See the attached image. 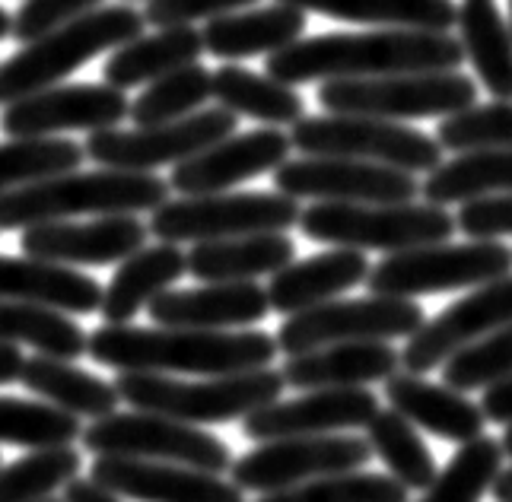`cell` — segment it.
Returning a JSON list of instances; mask_svg holds the SVG:
<instances>
[{
  "label": "cell",
  "instance_id": "10",
  "mask_svg": "<svg viewBox=\"0 0 512 502\" xmlns=\"http://www.w3.org/2000/svg\"><path fill=\"white\" fill-rule=\"evenodd\" d=\"M299 204L287 194L268 191H220L179 197L153 210L150 232L160 242H217L258 232H287L299 226Z\"/></svg>",
  "mask_w": 512,
  "mask_h": 502
},
{
  "label": "cell",
  "instance_id": "4",
  "mask_svg": "<svg viewBox=\"0 0 512 502\" xmlns=\"http://www.w3.org/2000/svg\"><path fill=\"white\" fill-rule=\"evenodd\" d=\"M144 13L131 4L99 7L80 20L42 35L0 64V105H13L48 86H58L77 67L90 64L102 51H118L144 35Z\"/></svg>",
  "mask_w": 512,
  "mask_h": 502
},
{
  "label": "cell",
  "instance_id": "14",
  "mask_svg": "<svg viewBox=\"0 0 512 502\" xmlns=\"http://www.w3.org/2000/svg\"><path fill=\"white\" fill-rule=\"evenodd\" d=\"M373 448L357 436H296L252 448L233 461V483L249 493H277L299 483L360 471Z\"/></svg>",
  "mask_w": 512,
  "mask_h": 502
},
{
  "label": "cell",
  "instance_id": "18",
  "mask_svg": "<svg viewBox=\"0 0 512 502\" xmlns=\"http://www.w3.org/2000/svg\"><path fill=\"white\" fill-rule=\"evenodd\" d=\"M290 150L293 143L280 128L229 134L204 153L175 166L169 175V188L182 197L220 194L264 172H277L290 159Z\"/></svg>",
  "mask_w": 512,
  "mask_h": 502
},
{
  "label": "cell",
  "instance_id": "48",
  "mask_svg": "<svg viewBox=\"0 0 512 502\" xmlns=\"http://www.w3.org/2000/svg\"><path fill=\"white\" fill-rule=\"evenodd\" d=\"M455 229L478 242L512 236V194H487L465 201L455 217Z\"/></svg>",
  "mask_w": 512,
  "mask_h": 502
},
{
  "label": "cell",
  "instance_id": "2",
  "mask_svg": "<svg viewBox=\"0 0 512 502\" xmlns=\"http://www.w3.org/2000/svg\"><path fill=\"white\" fill-rule=\"evenodd\" d=\"M86 353L118 372L156 375H236L271 366L277 337L264 331H198L102 325L86 337Z\"/></svg>",
  "mask_w": 512,
  "mask_h": 502
},
{
  "label": "cell",
  "instance_id": "15",
  "mask_svg": "<svg viewBox=\"0 0 512 502\" xmlns=\"http://www.w3.org/2000/svg\"><path fill=\"white\" fill-rule=\"evenodd\" d=\"M274 185L293 201L319 204H408L420 194L411 172L341 156L287 159L274 172Z\"/></svg>",
  "mask_w": 512,
  "mask_h": 502
},
{
  "label": "cell",
  "instance_id": "7",
  "mask_svg": "<svg viewBox=\"0 0 512 502\" xmlns=\"http://www.w3.org/2000/svg\"><path fill=\"white\" fill-rule=\"evenodd\" d=\"M319 102L331 115H366L385 121L449 118L478 105V83L458 70L331 80L319 86Z\"/></svg>",
  "mask_w": 512,
  "mask_h": 502
},
{
  "label": "cell",
  "instance_id": "20",
  "mask_svg": "<svg viewBox=\"0 0 512 502\" xmlns=\"http://www.w3.org/2000/svg\"><path fill=\"white\" fill-rule=\"evenodd\" d=\"M150 226L140 223L134 213H118V217H99L86 223H39L23 229L20 248L26 258H39L48 264L64 267H105L115 261L131 258L144 248Z\"/></svg>",
  "mask_w": 512,
  "mask_h": 502
},
{
  "label": "cell",
  "instance_id": "17",
  "mask_svg": "<svg viewBox=\"0 0 512 502\" xmlns=\"http://www.w3.org/2000/svg\"><path fill=\"white\" fill-rule=\"evenodd\" d=\"M512 325V274L474 286L468 296L436 315L433 321H423V328L408 337V347L401 350V366L423 375L443 366L458 350L478 344L481 337Z\"/></svg>",
  "mask_w": 512,
  "mask_h": 502
},
{
  "label": "cell",
  "instance_id": "28",
  "mask_svg": "<svg viewBox=\"0 0 512 502\" xmlns=\"http://www.w3.org/2000/svg\"><path fill=\"white\" fill-rule=\"evenodd\" d=\"M296 245L287 232H258L217 242H194L188 251V274L204 283H255L293 264Z\"/></svg>",
  "mask_w": 512,
  "mask_h": 502
},
{
  "label": "cell",
  "instance_id": "42",
  "mask_svg": "<svg viewBox=\"0 0 512 502\" xmlns=\"http://www.w3.org/2000/svg\"><path fill=\"white\" fill-rule=\"evenodd\" d=\"M83 436L80 417L32 398H0V445L55 448L74 445Z\"/></svg>",
  "mask_w": 512,
  "mask_h": 502
},
{
  "label": "cell",
  "instance_id": "25",
  "mask_svg": "<svg viewBox=\"0 0 512 502\" xmlns=\"http://www.w3.org/2000/svg\"><path fill=\"white\" fill-rule=\"evenodd\" d=\"M369 271L373 267L357 248H334L306 261H293L284 271H277L268 286L271 309L280 315H296L325 306L334 296L366 283Z\"/></svg>",
  "mask_w": 512,
  "mask_h": 502
},
{
  "label": "cell",
  "instance_id": "9",
  "mask_svg": "<svg viewBox=\"0 0 512 502\" xmlns=\"http://www.w3.org/2000/svg\"><path fill=\"white\" fill-rule=\"evenodd\" d=\"M512 274V248L493 242L471 239L465 245H420L408 251L382 258L366 277L373 296H430L449 290H468V286H484Z\"/></svg>",
  "mask_w": 512,
  "mask_h": 502
},
{
  "label": "cell",
  "instance_id": "32",
  "mask_svg": "<svg viewBox=\"0 0 512 502\" xmlns=\"http://www.w3.org/2000/svg\"><path fill=\"white\" fill-rule=\"evenodd\" d=\"M32 394L51 407L64 410L70 417H86V420H102L115 414L118 407V388L115 382H105L93 372H83L70 360H58V356H32L26 360L23 379Z\"/></svg>",
  "mask_w": 512,
  "mask_h": 502
},
{
  "label": "cell",
  "instance_id": "43",
  "mask_svg": "<svg viewBox=\"0 0 512 502\" xmlns=\"http://www.w3.org/2000/svg\"><path fill=\"white\" fill-rule=\"evenodd\" d=\"M255 502H408V487L392 474H334L290 490L264 493Z\"/></svg>",
  "mask_w": 512,
  "mask_h": 502
},
{
  "label": "cell",
  "instance_id": "52",
  "mask_svg": "<svg viewBox=\"0 0 512 502\" xmlns=\"http://www.w3.org/2000/svg\"><path fill=\"white\" fill-rule=\"evenodd\" d=\"M493 496H497L500 502H512V468L509 471H500V477L493 480Z\"/></svg>",
  "mask_w": 512,
  "mask_h": 502
},
{
  "label": "cell",
  "instance_id": "56",
  "mask_svg": "<svg viewBox=\"0 0 512 502\" xmlns=\"http://www.w3.org/2000/svg\"><path fill=\"white\" fill-rule=\"evenodd\" d=\"M42 502H64V499H42Z\"/></svg>",
  "mask_w": 512,
  "mask_h": 502
},
{
  "label": "cell",
  "instance_id": "40",
  "mask_svg": "<svg viewBox=\"0 0 512 502\" xmlns=\"http://www.w3.org/2000/svg\"><path fill=\"white\" fill-rule=\"evenodd\" d=\"M80 452L70 445L35 448L32 455L0 468V502H42L80 474Z\"/></svg>",
  "mask_w": 512,
  "mask_h": 502
},
{
  "label": "cell",
  "instance_id": "5",
  "mask_svg": "<svg viewBox=\"0 0 512 502\" xmlns=\"http://www.w3.org/2000/svg\"><path fill=\"white\" fill-rule=\"evenodd\" d=\"M284 372L252 369L236 375H214L207 382H182L156 372H121L115 379L118 398L134 410L163 414L182 423H229L274 404L284 394Z\"/></svg>",
  "mask_w": 512,
  "mask_h": 502
},
{
  "label": "cell",
  "instance_id": "47",
  "mask_svg": "<svg viewBox=\"0 0 512 502\" xmlns=\"http://www.w3.org/2000/svg\"><path fill=\"white\" fill-rule=\"evenodd\" d=\"M258 0H147L144 20L147 26L169 29V26H191L201 20H220V16L239 13Z\"/></svg>",
  "mask_w": 512,
  "mask_h": 502
},
{
  "label": "cell",
  "instance_id": "44",
  "mask_svg": "<svg viewBox=\"0 0 512 502\" xmlns=\"http://www.w3.org/2000/svg\"><path fill=\"white\" fill-rule=\"evenodd\" d=\"M436 140L443 150H512V102L471 105L439 121Z\"/></svg>",
  "mask_w": 512,
  "mask_h": 502
},
{
  "label": "cell",
  "instance_id": "37",
  "mask_svg": "<svg viewBox=\"0 0 512 502\" xmlns=\"http://www.w3.org/2000/svg\"><path fill=\"white\" fill-rule=\"evenodd\" d=\"M86 150L64 137H10L0 143V197L26 185L77 172Z\"/></svg>",
  "mask_w": 512,
  "mask_h": 502
},
{
  "label": "cell",
  "instance_id": "11",
  "mask_svg": "<svg viewBox=\"0 0 512 502\" xmlns=\"http://www.w3.org/2000/svg\"><path fill=\"white\" fill-rule=\"evenodd\" d=\"M86 452L96 458H140V461H169L204 474H226L233 468V452L223 439L204 433V429L172 420L147 410L131 414H109L93 420L80 436Z\"/></svg>",
  "mask_w": 512,
  "mask_h": 502
},
{
  "label": "cell",
  "instance_id": "22",
  "mask_svg": "<svg viewBox=\"0 0 512 502\" xmlns=\"http://www.w3.org/2000/svg\"><path fill=\"white\" fill-rule=\"evenodd\" d=\"M147 312L160 328L236 331L268 318L271 299L258 283H204L198 290H166Z\"/></svg>",
  "mask_w": 512,
  "mask_h": 502
},
{
  "label": "cell",
  "instance_id": "45",
  "mask_svg": "<svg viewBox=\"0 0 512 502\" xmlns=\"http://www.w3.org/2000/svg\"><path fill=\"white\" fill-rule=\"evenodd\" d=\"M512 372V325L481 337L478 344L458 350L443 363V382L452 391L490 388Z\"/></svg>",
  "mask_w": 512,
  "mask_h": 502
},
{
  "label": "cell",
  "instance_id": "1",
  "mask_svg": "<svg viewBox=\"0 0 512 502\" xmlns=\"http://www.w3.org/2000/svg\"><path fill=\"white\" fill-rule=\"evenodd\" d=\"M465 61L462 42L449 32L376 29V32H328L309 35L277 51L264 64V74L296 86L315 80H369L392 74H427L458 70Z\"/></svg>",
  "mask_w": 512,
  "mask_h": 502
},
{
  "label": "cell",
  "instance_id": "8",
  "mask_svg": "<svg viewBox=\"0 0 512 502\" xmlns=\"http://www.w3.org/2000/svg\"><path fill=\"white\" fill-rule=\"evenodd\" d=\"M290 143L303 156L360 159V163L392 166L411 175H430L433 169L443 166V147H439L436 137L408 128L401 121L366 115L303 118L293 124Z\"/></svg>",
  "mask_w": 512,
  "mask_h": 502
},
{
  "label": "cell",
  "instance_id": "23",
  "mask_svg": "<svg viewBox=\"0 0 512 502\" xmlns=\"http://www.w3.org/2000/svg\"><path fill=\"white\" fill-rule=\"evenodd\" d=\"M401 366V353L385 340H353L331 344L299 356H287L284 382L299 391L315 388H363L369 382L392 379Z\"/></svg>",
  "mask_w": 512,
  "mask_h": 502
},
{
  "label": "cell",
  "instance_id": "6",
  "mask_svg": "<svg viewBox=\"0 0 512 502\" xmlns=\"http://www.w3.org/2000/svg\"><path fill=\"white\" fill-rule=\"evenodd\" d=\"M299 229L312 242L357 251H408L449 242L455 217L436 204H312L299 213Z\"/></svg>",
  "mask_w": 512,
  "mask_h": 502
},
{
  "label": "cell",
  "instance_id": "38",
  "mask_svg": "<svg viewBox=\"0 0 512 502\" xmlns=\"http://www.w3.org/2000/svg\"><path fill=\"white\" fill-rule=\"evenodd\" d=\"M366 442L373 455L385 461L392 477L408 490H427L436 480V461L427 442L417 436L414 423L404 420L398 410H379L366 426Z\"/></svg>",
  "mask_w": 512,
  "mask_h": 502
},
{
  "label": "cell",
  "instance_id": "49",
  "mask_svg": "<svg viewBox=\"0 0 512 502\" xmlns=\"http://www.w3.org/2000/svg\"><path fill=\"white\" fill-rule=\"evenodd\" d=\"M481 410H484L487 423H506V426L512 423V372L506 375V379L484 388Z\"/></svg>",
  "mask_w": 512,
  "mask_h": 502
},
{
  "label": "cell",
  "instance_id": "24",
  "mask_svg": "<svg viewBox=\"0 0 512 502\" xmlns=\"http://www.w3.org/2000/svg\"><path fill=\"white\" fill-rule=\"evenodd\" d=\"M385 401L408 423L458 445L484 436L487 426L484 410L462 391L433 385L414 372H395L392 379H385Z\"/></svg>",
  "mask_w": 512,
  "mask_h": 502
},
{
  "label": "cell",
  "instance_id": "27",
  "mask_svg": "<svg viewBox=\"0 0 512 502\" xmlns=\"http://www.w3.org/2000/svg\"><path fill=\"white\" fill-rule=\"evenodd\" d=\"M306 10L290 4H271L258 10H239L210 20L204 35V51L223 61H242L258 55H277L303 39Z\"/></svg>",
  "mask_w": 512,
  "mask_h": 502
},
{
  "label": "cell",
  "instance_id": "12",
  "mask_svg": "<svg viewBox=\"0 0 512 502\" xmlns=\"http://www.w3.org/2000/svg\"><path fill=\"white\" fill-rule=\"evenodd\" d=\"M427 315L414 299L366 296V299H331L325 306L290 315L277 331V350L299 356L331 344L353 340H392L414 337Z\"/></svg>",
  "mask_w": 512,
  "mask_h": 502
},
{
  "label": "cell",
  "instance_id": "33",
  "mask_svg": "<svg viewBox=\"0 0 512 502\" xmlns=\"http://www.w3.org/2000/svg\"><path fill=\"white\" fill-rule=\"evenodd\" d=\"M277 4L322 13L341 23L382 29L449 32L458 23L455 0H277Z\"/></svg>",
  "mask_w": 512,
  "mask_h": 502
},
{
  "label": "cell",
  "instance_id": "41",
  "mask_svg": "<svg viewBox=\"0 0 512 502\" xmlns=\"http://www.w3.org/2000/svg\"><path fill=\"white\" fill-rule=\"evenodd\" d=\"M503 464V445L490 436H478L465 442L449 461L443 474L427 487V496L417 502H478L493 480L500 477Z\"/></svg>",
  "mask_w": 512,
  "mask_h": 502
},
{
  "label": "cell",
  "instance_id": "16",
  "mask_svg": "<svg viewBox=\"0 0 512 502\" xmlns=\"http://www.w3.org/2000/svg\"><path fill=\"white\" fill-rule=\"evenodd\" d=\"M131 102L125 89L109 83L48 86L0 112V131L7 137H58L64 131H109L128 118Z\"/></svg>",
  "mask_w": 512,
  "mask_h": 502
},
{
  "label": "cell",
  "instance_id": "3",
  "mask_svg": "<svg viewBox=\"0 0 512 502\" xmlns=\"http://www.w3.org/2000/svg\"><path fill=\"white\" fill-rule=\"evenodd\" d=\"M169 182L150 172L99 169L64 172L0 197V229H29L70 217H118L160 210L169 201Z\"/></svg>",
  "mask_w": 512,
  "mask_h": 502
},
{
  "label": "cell",
  "instance_id": "54",
  "mask_svg": "<svg viewBox=\"0 0 512 502\" xmlns=\"http://www.w3.org/2000/svg\"><path fill=\"white\" fill-rule=\"evenodd\" d=\"M500 445H503V452L512 458V423L506 426V433H503V439H500Z\"/></svg>",
  "mask_w": 512,
  "mask_h": 502
},
{
  "label": "cell",
  "instance_id": "34",
  "mask_svg": "<svg viewBox=\"0 0 512 502\" xmlns=\"http://www.w3.org/2000/svg\"><path fill=\"white\" fill-rule=\"evenodd\" d=\"M214 102L220 109L255 118L271 128H284L306 118V99L293 86L280 83L268 74H252V70L226 64L214 70Z\"/></svg>",
  "mask_w": 512,
  "mask_h": 502
},
{
  "label": "cell",
  "instance_id": "36",
  "mask_svg": "<svg viewBox=\"0 0 512 502\" xmlns=\"http://www.w3.org/2000/svg\"><path fill=\"white\" fill-rule=\"evenodd\" d=\"M0 344L32 347L42 356L77 360L86 353V334L64 312L0 299Z\"/></svg>",
  "mask_w": 512,
  "mask_h": 502
},
{
  "label": "cell",
  "instance_id": "55",
  "mask_svg": "<svg viewBox=\"0 0 512 502\" xmlns=\"http://www.w3.org/2000/svg\"><path fill=\"white\" fill-rule=\"evenodd\" d=\"M509 29H512V0H509Z\"/></svg>",
  "mask_w": 512,
  "mask_h": 502
},
{
  "label": "cell",
  "instance_id": "19",
  "mask_svg": "<svg viewBox=\"0 0 512 502\" xmlns=\"http://www.w3.org/2000/svg\"><path fill=\"white\" fill-rule=\"evenodd\" d=\"M379 414V398L366 388H315L303 398L274 401L242 420V433L255 442L296 436H331L338 429L369 426Z\"/></svg>",
  "mask_w": 512,
  "mask_h": 502
},
{
  "label": "cell",
  "instance_id": "31",
  "mask_svg": "<svg viewBox=\"0 0 512 502\" xmlns=\"http://www.w3.org/2000/svg\"><path fill=\"white\" fill-rule=\"evenodd\" d=\"M458 42L474 74L497 102H512V29L493 0H462Z\"/></svg>",
  "mask_w": 512,
  "mask_h": 502
},
{
  "label": "cell",
  "instance_id": "26",
  "mask_svg": "<svg viewBox=\"0 0 512 502\" xmlns=\"http://www.w3.org/2000/svg\"><path fill=\"white\" fill-rule=\"evenodd\" d=\"M0 299L55 309L64 315H90L102 306V286L74 267L0 255Z\"/></svg>",
  "mask_w": 512,
  "mask_h": 502
},
{
  "label": "cell",
  "instance_id": "53",
  "mask_svg": "<svg viewBox=\"0 0 512 502\" xmlns=\"http://www.w3.org/2000/svg\"><path fill=\"white\" fill-rule=\"evenodd\" d=\"M10 32H13V16L4 7H0V42L10 39Z\"/></svg>",
  "mask_w": 512,
  "mask_h": 502
},
{
  "label": "cell",
  "instance_id": "21",
  "mask_svg": "<svg viewBox=\"0 0 512 502\" xmlns=\"http://www.w3.org/2000/svg\"><path fill=\"white\" fill-rule=\"evenodd\" d=\"M90 477L105 490L134 502H245V490H239L233 480L169 461L99 455Z\"/></svg>",
  "mask_w": 512,
  "mask_h": 502
},
{
  "label": "cell",
  "instance_id": "51",
  "mask_svg": "<svg viewBox=\"0 0 512 502\" xmlns=\"http://www.w3.org/2000/svg\"><path fill=\"white\" fill-rule=\"evenodd\" d=\"M26 369V356L16 344H0V385L20 382Z\"/></svg>",
  "mask_w": 512,
  "mask_h": 502
},
{
  "label": "cell",
  "instance_id": "13",
  "mask_svg": "<svg viewBox=\"0 0 512 502\" xmlns=\"http://www.w3.org/2000/svg\"><path fill=\"white\" fill-rule=\"evenodd\" d=\"M239 121L226 109H204L182 121L153 124V128H109L96 131L83 143L86 156L102 169H125V172H153L160 166H179L185 159L204 153L223 137L236 134Z\"/></svg>",
  "mask_w": 512,
  "mask_h": 502
},
{
  "label": "cell",
  "instance_id": "39",
  "mask_svg": "<svg viewBox=\"0 0 512 502\" xmlns=\"http://www.w3.org/2000/svg\"><path fill=\"white\" fill-rule=\"evenodd\" d=\"M214 99V74L204 64H188L182 70L153 80L144 93L131 102V121L137 128H153V124L182 121L194 112H201V105Z\"/></svg>",
  "mask_w": 512,
  "mask_h": 502
},
{
  "label": "cell",
  "instance_id": "50",
  "mask_svg": "<svg viewBox=\"0 0 512 502\" xmlns=\"http://www.w3.org/2000/svg\"><path fill=\"white\" fill-rule=\"evenodd\" d=\"M64 502H125V499L112 490H105L93 477H86V480L77 477L64 487Z\"/></svg>",
  "mask_w": 512,
  "mask_h": 502
},
{
  "label": "cell",
  "instance_id": "29",
  "mask_svg": "<svg viewBox=\"0 0 512 502\" xmlns=\"http://www.w3.org/2000/svg\"><path fill=\"white\" fill-rule=\"evenodd\" d=\"M188 274V255L172 242H160L134 251L121 261L112 283L102 290V318L105 325H128V321L147 309L156 296H163L175 280Z\"/></svg>",
  "mask_w": 512,
  "mask_h": 502
},
{
  "label": "cell",
  "instance_id": "46",
  "mask_svg": "<svg viewBox=\"0 0 512 502\" xmlns=\"http://www.w3.org/2000/svg\"><path fill=\"white\" fill-rule=\"evenodd\" d=\"M102 0H23L20 10L13 13V39L20 45H29L42 35L55 32L80 16L99 10Z\"/></svg>",
  "mask_w": 512,
  "mask_h": 502
},
{
  "label": "cell",
  "instance_id": "30",
  "mask_svg": "<svg viewBox=\"0 0 512 502\" xmlns=\"http://www.w3.org/2000/svg\"><path fill=\"white\" fill-rule=\"evenodd\" d=\"M204 55V35L194 26H169L156 29L153 35H140V39L121 45L105 61L102 83L115 89H131L140 83H153L172 70H182L188 64H198Z\"/></svg>",
  "mask_w": 512,
  "mask_h": 502
},
{
  "label": "cell",
  "instance_id": "35",
  "mask_svg": "<svg viewBox=\"0 0 512 502\" xmlns=\"http://www.w3.org/2000/svg\"><path fill=\"white\" fill-rule=\"evenodd\" d=\"M427 204H465L487 194H512V150H468L433 169L420 185Z\"/></svg>",
  "mask_w": 512,
  "mask_h": 502
}]
</instances>
